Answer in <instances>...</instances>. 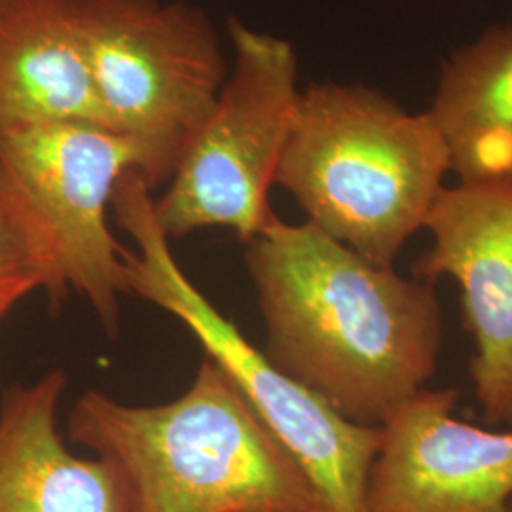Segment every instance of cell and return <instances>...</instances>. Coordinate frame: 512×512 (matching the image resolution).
Instances as JSON below:
<instances>
[{
  "instance_id": "cell-1",
  "label": "cell",
  "mask_w": 512,
  "mask_h": 512,
  "mask_svg": "<svg viewBox=\"0 0 512 512\" xmlns=\"http://www.w3.org/2000/svg\"><path fill=\"white\" fill-rule=\"evenodd\" d=\"M264 355L353 423L380 427L439 368L442 310L429 281L382 268L310 222L275 215L247 243Z\"/></svg>"
},
{
  "instance_id": "cell-2",
  "label": "cell",
  "mask_w": 512,
  "mask_h": 512,
  "mask_svg": "<svg viewBox=\"0 0 512 512\" xmlns=\"http://www.w3.org/2000/svg\"><path fill=\"white\" fill-rule=\"evenodd\" d=\"M69 439L107 459L129 512H313L306 478L213 359L190 387L156 406L88 391Z\"/></svg>"
},
{
  "instance_id": "cell-3",
  "label": "cell",
  "mask_w": 512,
  "mask_h": 512,
  "mask_svg": "<svg viewBox=\"0 0 512 512\" xmlns=\"http://www.w3.org/2000/svg\"><path fill=\"white\" fill-rule=\"evenodd\" d=\"M450 171L429 112H410L363 84L315 82L300 95L275 184L306 222L368 262L395 268Z\"/></svg>"
},
{
  "instance_id": "cell-4",
  "label": "cell",
  "mask_w": 512,
  "mask_h": 512,
  "mask_svg": "<svg viewBox=\"0 0 512 512\" xmlns=\"http://www.w3.org/2000/svg\"><path fill=\"white\" fill-rule=\"evenodd\" d=\"M110 207L137 245V251H126L128 294L179 319L205 357L228 374L306 478L313 512H368V478L380 448V427L349 421L281 372L209 302L173 256L141 173L129 171L118 181Z\"/></svg>"
},
{
  "instance_id": "cell-5",
  "label": "cell",
  "mask_w": 512,
  "mask_h": 512,
  "mask_svg": "<svg viewBox=\"0 0 512 512\" xmlns=\"http://www.w3.org/2000/svg\"><path fill=\"white\" fill-rule=\"evenodd\" d=\"M143 164L131 139L86 124L0 133V207L42 258L50 302L80 294L110 336L128 294V249L112 236L107 211L118 181Z\"/></svg>"
},
{
  "instance_id": "cell-6",
  "label": "cell",
  "mask_w": 512,
  "mask_h": 512,
  "mask_svg": "<svg viewBox=\"0 0 512 512\" xmlns=\"http://www.w3.org/2000/svg\"><path fill=\"white\" fill-rule=\"evenodd\" d=\"M230 74L186 143L154 213L169 239L228 228L245 245L270 224V188L293 129L302 88L294 46L243 19L226 23Z\"/></svg>"
},
{
  "instance_id": "cell-7",
  "label": "cell",
  "mask_w": 512,
  "mask_h": 512,
  "mask_svg": "<svg viewBox=\"0 0 512 512\" xmlns=\"http://www.w3.org/2000/svg\"><path fill=\"white\" fill-rule=\"evenodd\" d=\"M82 29L105 129L141 148L154 190L230 74L217 27L184 0H82Z\"/></svg>"
},
{
  "instance_id": "cell-8",
  "label": "cell",
  "mask_w": 512,
  "mask_h": 512,
  "mask_svg": "<svg viewBox=\"0 0 512 512\" xmlns=\"http://www.w3.org/2000/svg\"><path fill=\"white\" fill-rule=\"evenodd\" d=\"M423 228L416 272L458 283L476 401L488 425L512 427V177L444 186Z\"/></svg>"
},
{
  "instance_id": "cell-9",
  "label": "cell",
  "mask_w": 512,
  "mask_h": 512,
  "mask_svg": "<svg viewBox=\"0 0 512 512\" xmlns=\"http://www.w3.org/2000/svg\"><path fill=\"white\" fill-rule=\"evenodd\" d=\"M454 389H423L380 425L368 512H509L512 427L454 416Z\"/></svg>"
},
{
  "instance_id": "cell-10",
  "label": "cell",
  "mask_w": 512,
  "mask_h": 512,
  "mask_svg": "<svg viewBox=\"0 0 512 512\" xmlns=\"http://www.w3.org/2000/svg\"><path fill=\"white\" fill-rule=\"evenodd\" d=\"M42 124L105 129L82 0H0V133Z\"/></svg>"
},
{
  "instance_id": "cell-11",
  "label": "cell",
  "mask_w": 512,
  "mask_h": 512,
  "mask_svg": "<svg viewBox=\"0 0 512 512\" xmlns=\"http://www.w3.org/2000/svg\"><path fill=\"white\" fill-rule=\"evenodd\" d=\"M67 387L61 368L12 385L0 399V512H129L122 478L107 459L69 452L57 429Z\"/></svg>"
},
{
  "instance_id": "cell-12",
  "label": "cell",
  "mask_w": 512,
  "mask_h": 512,
  "mask_svg": "<svg viewBox=\"0 0 512 512\" xmlns=\"http://www.w3.org/2000/svg\"><path fill=\"white\" fill-rule=\"evenodd\" d=\"M461 183L512 177V25L461 46L440 67L431 109Z\"/></svg>"
},
{
  "instance_id": "cell-13",
  "label": "cell",
  "mask_w": 512,
  "mask_h": 512,
  "mask_svg": "<svg viewBox=\"0 0 512 512\" xmlns=\"http://www.w3.org/2000/svg\"><path fill=\"white\" fill-rule=\"evenodd\" d=\"M37 291H50L48 270L29 239L0 207V321Z\"/></svg>"
},
{
  "instance_id": "cell-14",
  "label": "cell",
  "mask_w": 512,
  "mask_h": 512,
  "mask_svg": "<svg viewBox=\"0 0 512 512\" xmlns=\"http://www.w3.org/2000/svg\"><path fill=\"white\" fill-rule=\"evenodd\" d=\"M509 512H512V503H511V507H509Z\"/></svg>"
}]
</instances>
